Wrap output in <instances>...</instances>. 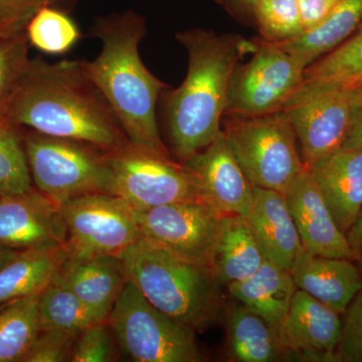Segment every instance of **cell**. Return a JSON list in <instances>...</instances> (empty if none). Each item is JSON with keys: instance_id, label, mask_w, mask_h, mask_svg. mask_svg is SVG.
<instances>
[{"instance_id": "cell-9", "label": "cell", "mask_w": 362, "mask_h": 362, "mask_svg": "<svg viewBox=\"0 0 362 362\" xmlns=\"http://www.w3.org/2000/svg\"><path fill=\"white\" fill-rule=\"evenodd\" d=\"M246 65L233 71L223 116L251 117L282 111L303 80L306 64L261 40Z\"/></svg>"}, {"instance_id": "cell-3", "label": "cell", "mask_w": 362, "mask_h": 362, "mask_svg": "<svg viewBox=\"0 0 362 362\" xmlns=\"http://www.w3.org/2000/svg\"><path fill=\"white\" fill-rule=\"evenodd\" d=\"M176 40L188 52L187 75L177 89L164 93V107L173 156L185 163L223 132L230 80L251 47L237 35L206 30L178 33Z\"/></svg>"}, {"instance_id": "cell-29", "label": "cell", "mask_w": 362, "mask_h": 362, "mask_svg": "<svg viewBox=\"0 0 362 362\" xmlns=\"http://www.w3.org/2000/svg\"><path fill=\"white\" fill-rule=\"evenodd\" d=\"M33 187L21 127L0 114V197L23 194Z\"/></svg>"}, {"instance_id": "cell-34", "label": "cell", "mask_w": 362, "mask_h": 362, "mask_svg": "<svg viewBox=\"0 0 362 362\" xmlns=\"http://www.w3.org/2000/svg\"><path fill=\"white\" fill-rule=\"evenodd\" d=\"M70 4L71 0H0V37L25 32L33 16L44 7L65 11Z\"/></svg>"}, {"instance_id": "cell-21", "label": "cell", "mask_w": 362, "mask_h": 362, "mask_svg": "<svg viewBox=\"0 0 362 362\" xmlns=\"http://www.w3.org/2000/svg\"><path fill=\"white\" fill-rule=\"evenodd\" d=\"M359 87H362V23L349 39L305 69L301 84L292 93L283 110L317 93L354 90Z\"/></svg>"}, {"instance_id": "cell-8", "label": "cell", "mask_w": 362, "mask_h": 362, "mask_svg": "<svg viewBox=\"0 0 362 362\" xmlns=\"http://www.w3.org/2000/svg\"><path fill=\"white\" fill-rule=\"evenodd\" d=\"M114 177V194L133 209L204 199L194 173L171 156L127 145L107 152Z\"/></svg>"}, {"instance_id": "cell-4", "label": "cell", "mask_w": 362, "mask_h": 362, "mask_svg": "<svg viewBox=\"0 0 362 362\" xmlns=\"http://www.w3.org/2000/svg\"><path fill=\"white\" fill-rule=\"evenodd\" d=\"M127 280L158 310L202 332L226 316L221 283L213 269L139 239L119 255Z\"/></svg>"}, {"instance_id": "cell-6", "label": "cell", "mask_w": 362, "mask_h": 362, "mask_svg": "<svg viewBox=\"0 0 362 362\" xmlns=\"http://www.w3.org/2000/svg\"><path fill=\"white\" fill-rule=\"evenodd\" d=\"M223 133L254 187L285 194L295 178L307 169L298 154L296 134L285 111L228 116Z\"/></svg>"}, {"instance_id": "cell-10", "label": "cell", "mask_w": 362, "mask_h": 362, "mask_svg": "<svg viewBox=\"0 0 362 362\" xmlns=\"http://www.w3.org/2000/svg\"><path fill=\"white\" fill-rule=\"evenodd\" d=\"M59 207L71 256H119L142 238L134 209L118 195H82Z\"/></svg>"}, {"instance_id": "cell-24", "label": "cell", "mask_w": 362, "mask_h": 362, "mask_svg": "<svg viewBox=\"0 0 362 362\" xmlns=\"http://www.w3.org/2000/svg\"><path fill=\"white\" fill-rule=\"evenodd\" d=\"M228 349L233 361L275 362L286 358L277 328L233 299L226 308Z\"/></svg>"}, {"instance_id": "cell-23", "label": "cell", "mask_w": 362, "mask_h": 362, "mask_svg": "<svg viewBox=\"0 0 362 362\" xmlns=\"http://www.w3.org/2000/svg\"><path fill=\"white\" fill-rule=\"evenodd\" d=\"M265 261L247 218L223 214L213 261V270L221 284L251 277Z\"/></svg>"}, {"instance_id": "cell-14", "label": "cell", "mask_w": 362, "mask_h": 362, "mask_svg": "<svg viewBox=\"0 0 362 362\" xmlns=\"http://www.w3.org/2000/svg\"><path fill=\"white\" fill-rule=\"evenodd\" d=\"M277 330L286 358L337 361L342 315L306 292L297 289Z\"/></svg>"}, {"instance_id": "cell-17", "label": "cell", "mask_w": 362, "mask_h": 362, "mask_svg": "<svg viewBox=\"0 0 362 362\" xmlns=\"http://www.w3.org/2000/svg\"><path fill=\"white\" fill-rule=\"evenodd\" d=\"M290 272L297 289L306 292L342 316L362 289V273L356 261L314 256L302 246Z\"/></svg>"}, {"instance_id": "cell-39", "label": "cell", "mask_w": 362, "mask_h": 362, "mask_svg": "<svg viewBox=\"0 0 362 362\" xmlns=\"http://www.w3.org/2000/svg\"><path fill=\"white\" fill-rule=\"evenodd\" d=\"M346 238L362 273V209L354 223L347 230Z\"/></svg>"}, {"instance_id": "cell-25", "label": "cell", "mask_w": 362, "mask_h": 362, "mask_svg": "<svg viewBox=\"0 0 362 362\" xmlns=\"http://www.w3.org/2000/svg\"><path fill=\"white\" fill-rule=\"evenodd\" d=\"M68 256L66 246L18 252L0 269V307L42 292L58 276Z\"/></svg>"}, {"instance_id": "cell-7", "label": "cell", "mask_w": 362, "mask_h": 362, "mask_svg": "<svg viewBox=\"0 0 362 362\" xmlns=\"http://www.w3.org/2000/svg\"><path fill=\"white\" fill-rule=\"evenodd\" d=\"M108 320L121 351L133 361H204L194 331L158 310L129 280Z\"/></svg>"}, {"instance_id": "cell-1", "label": "cell", "mask_w": 362, "mask_h": 362, "mask_svg": "<svg viewBox=\"0 0 362 362\" xmlns=\"http://www.w3.org/2000/svg\"><path fill=\"white\" fill-rule=\"evenodd\" d=\"M4 115L18 127L89 143L107 152L129 143L83 61L30 59Z\"/></svg>"}, {"instance_id": "cell-28", "label": "cell", "mask_w": 362, "mask_h": 362, "mask_svg": "<svg viewBox=\"0 0 362 362\" xmlns=\"http://www.w3.org/2000/svg\"><path fill=\"white\" fill-rule=\"evenodd\" d=\"M39 311L42 329L81 332L93 324L107 320L57 278L40 293Z\"/></svg>"}, {"instance_id": "cell-32", "label": "cell", "mask_w": 362, "mask_h": 362, "mask_svg": "<svg viewBox=\"0 0 362 362\" xmlns=\"http://www.w3.org/2000/svg\"><path fill=\"white\" fill-rule=\"evenodd\" d=\"M30 45L26 32L0 37V114H4L30 61Z\"/></svg>"}, {"instance_id": "cell-26", "label": "cell", "mask_w": 362, "mask_h": 362, "mask_svg": "<svg viewBox=\"0 0 362 362\" xmlns=\"http://www.w3.org/2000/svg\"><path fill=\"white\" fill-rule=\"evenodd\" d=\"M361 23L362 0H342L314 30L294 39L273 44L308 66L349 39Z\"/></svg>"}, {"instance_id": "cell-2", "label": "cell", "mask_w": 362, "mask_h": 362, "mask_svg": "<svg viewBox=\"0 0 362 362\" xmlns=\"http://www.w3.org/2000/svg\"><path fill=\"white\" fill-rule=\"evenodd\" d=\"M92 35L101 42L93 61H83L90 80L118 119L130 144L159 156H171L160 137L156 104L168 85L150 73L139 54L146 35L145 18L134 11L95 20Z\"/></svg>"}, {"instance_id": "cell-40", "label": "cell", "mask_w": 362, "mask_h": 362, "mask_svg": "<svg viewBox=\"0 0 362 362\" xmlns=\"http://www.w3.org/2000/svg\"><path fill=\"white\" fill-rule=\"evenodd\" d=\"M18 252H20L0 246V269L4 265H6Z\"/></svg>"}, {"instance_id": "cell-11", "label": "cell", "mask_w": 362, "mask_h": 362, "mask_svg": "<svg viewBox=\"0 0 362 362\" xmlns=\"http://www.w3.org/2000/svg\"><path fill=\"white\" fill-rule=\"evenodd\" d=\"M134 213L143 239L213 269L214 249L225 214L206 199L134 209Z\"/></svg>"}, {"instance_id": "cell-16", "label": "cell", "mask_w": 362, "mask_h": 362, "mask_svg": "<svg viewBox=\"0 0 362 362\" xmlns=\"http://www.w3.org/2000/svg\"><path fill=\"white\" fill-rule=\"evenodd\" d=\"M285 197L302 247L309 254L356 261L346 235L338 228L308 169L295 178Z\"/></svg>"}, {"instance_id": "cell-33", "label": "cell", "mask_w": 362, "mask_h": 362, "mask_svg": "<svg viewBox=\"0 0 362 362\" xmlns=\"http://www.w3.org/2000/svg\"><path fill=\"white\" fill-rule=\"evenodd\" d=\"M120 347L108 319L78 333L69 361L111 362L118 361Z\"/></svg>"}, {"instance_id": "cell-30", "label": "cell", "mask_w": 362, "mask_h": 362, "mask_svg": "<svg viewBox=\"0 0 362 362\" xmlns=\"http://www.w3.org/2000/svg\"><path fill=\"white\" fill-rule=\"evenodd\" d=\"M30 45L49 54H62L70 51L81 37L75 21L66 11L47 6L40 9L26 26Z\"/></svg>"}, {"instance_id": "cell-22", "label": "cell", "mask_w": 362, "mask_h": 362, "mask_svg": "<svg viewBox=\"0 0 362 362\" xmlns=\"http://www.w3.org/2000/svg\"><path fill=\"white\" fill-rule=\"evenodd\" d=\"M226 288L233 299L276 328L284 320L297 291L291 272L267 259L251 277L228 284Z\"/></svg>"}, {"instance_id": "cell-41", "label": "cell", "mask_w": 362, "mask_h": 362, "mask_svg": "<svg viewBox=\"0 0 362 362\" xmlns=\"http://www.w3.org/2000/svg\"><path fill=\"white\" fill-rule=\"evenodd\" d=\"M243 4L251 8L252 11H254L255 7L257 6V4H259V0H240Z\"/></svg>"}, {"instance_id": "cell-12", "label": "cell", "mask_w": 362, "mask_h": 362, "mask_svg": "<svg viewBox=\"0 0 362 362\" xmlns=\"http://www.w3.org/2000/svg\"><path fill=\"white\" fill-rule=\"evenodd\" d=\"M306 168L342 148L350 127L351 90L317 93L286 109Z\"/></svg>"}, {"instance_id": "cell-36", "label": "cell", "mask_w": 362, "mask_h": 362, "mask_svg": "<svg viewBox=\"0 0 362 362\" xmlns=\"http://www.w3.org/2000/svg\"><path fill=\"white\" fill-rule=\"evenodd\" d=\"M342 317L337 361L362 362V289L350 302Z\"/></svg>"}, {"instance_id": "cell-38", "label": "cell", "mask_w": 362, "mask_h": 362, "mask_svg": "<svg viewBox=\"0 0 362 362\" xmlns=\"http://www.w3.org/2000/svg\"><path fill=\"white\" fill-rule=\"evenodd\" d=\"M342 148L362 149V87L351 90L350 127Z\"/></svg>"}, {"instance_id": "cell-35", "label": "cell", "mask_w": 362, "mask_h": 362, "mask_svg": "<svg viewBox=\"0 0 362 362\" xmlns=\"http://www.w3.org/2000/svg\"><path fill=\"white\" fill-rule=\"evenodd\" d=\"M78 333L59 329L40 330L23 362L69 361Z\"/></svg>"}, {"instance_id": "cell-31", "label": "cell", "mask_w": 362, "mask_h": 362, "mask_svg": "<svg viewBox=\"0 0 362 362\" xmlns=\"http://www.w3.org/2000/svg\"><path fill=\"white\" fill-rule=\"evenodd\" d=\"M252 11L266 42H285L304 33L298 0H259Z\"/></svg>"}, {"instance_id": "cell-37", "label": "cell", "mask_w": 362, "mask_h": 362, "mask_svg": "<svg viewBox=\"0 0 362 362\" xmlns=\"http://www.w3.org/2000/svg\"><path fill=\"white\" fill-rule=\"evenodd\" d=\"M342 0H298L304 33L320 25Z\"/></svg>"}, {"instance_id": "cell-15", "label": "cell", "mask_w": 362, "mask_h": 362, "mask_svg": "<svg viewBox=\"0 0 362 362\" xmlns=\"http://www.w3.org/2000/svg\"><path fill=\"white\" fill-rule=\"evenodd\" d=\"M185 164L197 176L202 194L209 204L221 213L247 218L254 187L235 158L223 131Z\"/></svg>"}, {"instance_id": "cell-27", "label": "cell", "mask_w": 362, "mask_h": 362, "mask_svg": "<svg viewBox=\"0 0 362 362\" xmlns=\"http://www.w3.org/2000/svg\"><path fill=\"white\" fill-rule=\"evenodd\" d=\"M40 293L0 307V362H23L32 349L42 330Z\"/></svg>"}, {"instance_id": "cell-18", "label": "cell", "mask_w": 362, "mask_h": 362, "mask_svg": "<svg viewBox=\"0 0 362 362\" xmlns=\"http://www.w3.org/2000/svg\"><path fill=\"white\" fill-rule=\"evenodd\" d=\"M307 169L346 235L362 209V149L340 148Z\"/></svg>"}, {"instance_id": "cell-13", "label": "cell", "mask_w": 362, "mask_h": 362, "mask_svg": "<svg viewBox=\"0 0 362 362\" xmlns=\"http://www.w3.org/2000/svg\"><path fill=\"white\" fill-rule=\"evenodd\" d=\"M61 207L35 187L0 197V246L14 251L66 246Z\"/></svg>"}, {"instance_id": "cell-20", "label": "cell", "mask_w": 362, "mask_h": 362, "mask_svg": "<svg viewBox=\"0 0 362 362\" xmlns=\"http://www.w3.org/2000/svg\"><path fill=\"white\" fill-rule=\"evenodd\" d=\"M247 220L267 261L290 270L302 245L285 194L254 187Z\"/></svg>"}, {"instance_id": "cell-5", "label": "cell", "mask_w": 362, "mask_h": 362, "mask_svg": "<svg viewBox=\"0 0 362 362\" xmlns=\"http://www.w3.org/2000/svg\"><path fill=\"white\" fill-rule=\"evenodd\" d=\"M21 130L33 187L58 206L82 195L114 194L107 151L78 140Z\"/></svg>"}, {"instance_id": "cell-19", "label": "cell", "mask_w": 362, "mask_h": 362, "mask_svg": "<svg viewBox=\"0 0 362 362\" xmlns=\"http://www.w3.org/2000/svg\"><path fill=\"white\" fill-rule=\"evenodd\" d=\"M56 278L107 319L128 281L120 259L113 255H69Z\"/></svg>"}]
</instances>
